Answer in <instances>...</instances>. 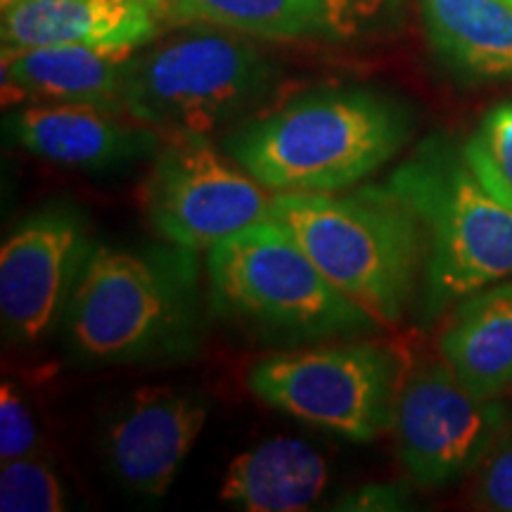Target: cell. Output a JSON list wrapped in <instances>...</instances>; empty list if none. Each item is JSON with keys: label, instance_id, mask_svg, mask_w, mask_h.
Masks as SVG:
<instances>
[{"label": "cell", "instance_id": "3957f363", "mask_svg": "<svg viewBox=\"0 0 512 512\" xmlns=\"http://www.w3.org/2000/svg\"><path fill=\"white\" fill-rule=\"evenodd\" d=\"M268 216L290 230L332 285L380 323L403 316L425 266L427 238L394 192H275Z\"/></svg>", "mask_w": 512, "mask_h": 512}, {"label": "cell", "instance_id": "9c48e42d", "mask_svg": "<svg viewBox=\"0 0 512 512\" xmlns=\"http://www.w3.org/2000/svg\"><path fill=\"white\" fill-rule=\"evenodd\" d=\"M508 425L498 396L475 394L444 361L422 363L401 384L392 430L413 482L439 489L477 470Z\"/></svg>", "mask_w": 512, "mask_h": 512}, {"label": "cell", "instance_id": "2e32d148", "mask_svg": "<svg viewBox=\"0 0 512 512\" xmlns=\"http://www.w3.org/2000/svg\"><path fill=\"white\" fill-rule=\"evenodd\" d=\"M325 489L328 463L316 448L275 437L230 460L219 498L249 512H292L316 505Z\"/></svg>", "mask_w": 512, "mask_h": 512}, {"label": "cell", "instance_id": "603a6c76", "mask_svg": "<svg viewBox=\"0 0 512 512\" xmlns=\"http://www.w3.org/2000/svg\"><path fill=\"white\" fill-rule=\"evenodd\" d=\"M408 491L399 484H363L337 501V510H403Z\"/></svg>", "mask_w": 512, "mask_h": 512}, {"label": "cell", "instance_id": "cb8c5ba5", "mask_svg": "<svg viewBox=\"0 0 512 512\" xmlns=\"http://www.w3.org/2000/svg\"><path fill=\"white\" fill-rule=\"evenodd\" d=\"M12 3H19V0H0V5H3V8H8V5H12Z\"/></svg>", "mask_w": 512, "mask_h": 512}, {"label": "cell", "instance_id": "8fae6325", "mask_svg": "<svg viewBox=\"0 0 512 512\" xmlns=\"http://www.w3.org/2000/svg\"><path fill=\"white\" fill-rule=\"evenodd\" d=\"M207 413L200 394L138 389L105 432V458L114 479L138 496L164 498L202 434Z\"/></svg>", "mask_w": 512, "mask_h": 512}, {"label": "cell", "instance_id": "7a4b0ae2", "mask_svg": "<svg viewBox=\"0 0 512 512\" xmlns=\"http://www.w3.org/2000/svg\"><path fill=\"white\" fill-rule=\"evenodd\" d=\"M67 332L81 358L133 363L181 356L200 337L197 252L169 245H93L69 299Z\"/></svg>", "mask_w": 512, "mask_h": 512}, {"label": "cell", "instance_id": "4fadbf2b", "mask_svg": "<svg viewBox=\"0 0 512 512\" xmlns=\"http://www.w3.org/2000/svg\"><path fill=\"white\" fill-rule=\"evenodd\" d=\"M176 22L268 41H354L382 29L399 0H166Z\"/></svg>", "mask_w": 512, "mask_h": 512}, {"label": "cell", "instance_id": "8992f818", "mask_svg": "<svg viewBox=\"0 0 512 512\" xmlns=\"http://www.w3.org/2000/svg\"><path fill=\"white\" fill-rule=\"evenodd\" d=\"M275 86L278 67L245 36L200 24L131 55L124 112L164 138L209 136L259 110Z\"/></svg>", "mask_w": 512, "mask_h": 512}, {"label": "cell", "instance_id": "ffe728a7", "mask_svg": "<svg viewBox=\"0 0 512 512\" xmlns=\"http://www.w3.org/2000/svg\"><path fill=\"white\" fill-rule=\"evenodd\" d=\"M67 496L60 479L36 458H19L0 465V510L3 512H62Z\"/></svg>", "mask_w": 512, "mask_h": 512}, {"label": "cell", "instance_id": "ba28073f", "mask_svg": "<svg viewBox=\"0 0 512 512\" xmlns=\"http://www.w3.org/2000/svg\"><path fill=\"white\" fill-rule=\"evenodd\" d=\"M275 192L223 157L209 136H166L147 174L143 204L155 233L200 254L228 235L268 219Z\"/></svg>", "mask_w": 512, "mask_h": 512}, {"label": "cell", "instance_id": "9a60e30c", "mask_svg": "<svg viewBox=\"0 0 512 512\" xmlns=\"http://www.w3.org/2000/svg\"><path fill=\"white\" fill-rule=\"evenodd\" d=\"M131 55L86 46L3 50L5 102L93 105L126 114L124 83Z\"/></svg>", "mask_w": 512, "mask_h": 512}, {"label": "cell", "instance_id": "5b68a950", "mask_svg": "<svg viewBox=\"0 0 512 512\" xmlns=\"http://www.w3.org/2000/svg\"><path fill=\"white\" fill-rule=\"evenodd\" d=\"M427 238L422 316L512 278V209L446 143L430 140L389 178Z\"/></svg>", "mask_w": 512, "mask_h": 512}, {"label": "cell", "instance_id": "30bf717a", "mask_svg": "<svg viewBox=\"0 0 512 512\" xmlns=\"http://www.w3.org/2000/svg\"><path fill=\"white\" fill-rule=\"evenodd\" d=\"M91 249L86 219L69 204L43 207L12 230L0 249L5 337L36 344L55 330Z\"/></svg>", "mask_w": 512, "mask_h": 512}, {"label": "cell", "instance_id": "7402d4cb", "mask_svg": "<svg viewBox=\"0 0 512 512\" xmlns=\"http://www.w3.org/2000/svg\"><path fill=\"white\" fill-rule=\"evenodd\" d=\"M475 498L482 508L512 512V432H505L479 465Z\"/></svg>", "mask_w": 512, "mask_h": 512}, {"label": "cell", "instance_id": "d6986e66", "mask_svg": "<svg viewBox=\"0 0 512 512\" xmlns=\"http://www.w3.org/2000/svg\"><path fill=\"white\" fill-rule=\"evenodd\" d=\"M463 157L486 192L512 209V100L484 114L467 138Z\"/></svg>", "mask_w": 512, "mask_h": 512}, {"label": "cell", "instance_id": "d4e9b609", "mask_svg": "<svg viewBox=\"0 0 512 512\" xmlns=\"http://www.w3.org/2000/svg\"><path fill=\"white\" fill-rule=\"evenodd\" d=\"M503 3H508V5H510V8H512V0H503Z\"/></svg>", "mask_w": 512, "mask_h": 512}, {"label": "cell", "instance_id": "44dd1931", "mask_svg": "<svg viewBox=\"0 0 512 512\" xmlns=\"http://www.w3.org/2000/svg\"><path fill=\"white\" fill-rule=\"evenodd\" d=\"M41 451V434L29 403L15 384L0 387V463L19 458H36Z\"/></svg>", "mask_w": 512, "mask_h": 512}, {"label": "cell", "instance_id": "5bb4252c", "mask_svg": "<svg viewBox=\"0 0 512 512\" xmlns=\"http://www.w3.org/2000/svg\"><path fill=\"white\" fill-rule=\"evenodd\" d=\"M12 143L46 159L76 169H110L155 155L164 136L121 112L93 105L31 102L8 119Z\"/></svg>", "mask_w": 512, "mask_h": 512}, {"label": "cell", "instance_id": "277c9868", "mask_svg": "<svg viewBox=\"0 0 512 512\" xmlns=\"http://www.w3.org/2000/svg\"><path fill=\"white\" fill-rule=\"evenodd\" d=\"M207 275L214 313L275 342H328L380 323L332 285L290 230L271 216L216 242L207 256Z\"/></svg>", "mask_w": 512, "mask_h": 512}, {"label": "cell", "instance_id": "e0dca14e", "mask_svg": "<svg viewBox=\"0 0 512 512\" xmlns=\"http://www.w3.org/2000/svg\"><path fill=\"white\" fill-rule=\"evenodd\" d=\"M439 351L472 392L501 396L512 384V283L465 297L439 339Z\"/></svg>", "mask_w": 512, "mask_h": 512}, {"label": "cell", "instance_id": "7c38bea8", "mask_svg": "<svg viewBox=\"0 0 512 512\" xmlns=\"http://www.w3.org/2000/svg\"><path fill=\"white\" fill-rule=\"evenodd\" d=\"M171 19L166 0H19L0 15L3 50L86 46L136 53Z\"/></svg>", "mask_w": 512, "mask_h": 512}, {"label": "cell", "instance_id": "6da1fadb", "mask_svg": "<svg viewBox=\"0 0 512 512\" xmlns=\"http://www.w3.org/2000/svg\"><path fill=\"white\" fill-rule=\"evenodd\" d=\"M408 136L406 107L368 88H344L247 121L223 150L271 192H342L399 155Z\"/></svg>", "mask_w": 512, "mask_h": 512}, {"label": "cell", "instance_id": "52a82bcc", "mask_svg": "<svg viewBox=\"0 0 512 512\" xmlns=\"http://www.w3.org/2000/svg\"><path fill=\"white\" fill-rule=\"evenodd\" d=\"M401 384L399 356L375 342L273 354L247 375L256 399L358 444L394 425Z\"/></svg>", "mask_w": 512, "mask_h": 512}, {"label": "cell", "instance_id": "ac0fdd59", "mask_svg": "<svg viewBox=\"0 0 512 512\" xmlns=\"http://www.w3.org/2000/svg\"><path fill=\"white\" fill-rule=\"evenodd\" d=\"M432 48L467 79H512V8L503 0H420Z\"/></svg>", "mask_w": 512, "mask_h": 512}]
</instances>
